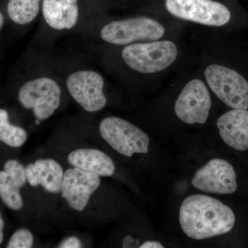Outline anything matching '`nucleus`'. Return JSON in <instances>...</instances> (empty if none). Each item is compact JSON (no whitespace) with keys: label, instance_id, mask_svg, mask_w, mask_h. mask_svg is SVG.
Wrapping results in <instances>:
<instances>
[{"label":"nucleus","instance_id":"1","mask_svg":"<svg viewBox=\"0 0 248 248\" xmlns=\"http://www.w3.org/2000/svg\"><path fill=\"white\" fill-rule=\"evenodd\" d=\"M49 51L34 46L29 69L16 93L19 105L37 122L48 120L56 113L66 91L58 60Z\"/></svg>","mask_w":248,"mask_h":248},{"label":"nucleus","instance_id":"2","mask_svg":"<svg viewBox=\"0 0 248 248\" xmlns=\"http://www.w3.org/2000/svg\"><path fill=\"white\" fill-rule=\"evenodd\" d=\"M236 221L234 212L221 201L204 195L187 197L179 210V223L186 236L203 240L227 234Z\"/></svg>","mask_w":248,"mask_h":248},{"label":"nucleus","instance_id":"3","mask_svg":"<svg viewBox=\"0 0 248 248\" xmlns=\"http://www.w3.org/2000/svg\"><path fill=\"white\" fill-rule=\"evenodd\" d=\"M166 29L153 18L133 17L114 19L108 22L96 20L81 33L89 40L97 41L112 46H124L140 42L159 40Z\"/></svg>","mask_w":248,"mask_h":248},{"label":"nucleus","instance_id":"4","mask_svg":"<svg viewBox=\"0 0 248 248\" xmlns=\"http://www.w3.org/2000/svg\"><path fill=\"white\" fill-rule=\"evenodd\" d=\"M58 62L66 93L83 110L94 113L106 107V79L102 73L84 62Z\"/></svg>","mask_w":248,"mask_h":248},{"label":"nucleus","instance_id":"5","mask_svg":"<svg viewBox=\"0 0 248 248\" xmlns=\"http://www.w3.org/2000/svg\"><path fill=\"white\" fill-rule=\"evenodd\" d=\"M41 15L34 46L49 50L58 37L81 32L91 23L83 14L79 0H42Z\"/></svg>","mask_w":248,"mask_h":248},{"label":"nucleus","instance_id":"6","mask_svg":"<svg viewBox=\"0 0 248 248\" xmlns=\"http://www.w3.org/2000/svg\"><path fill=\"white\" fill-rule=\"evenodd\" d=\"M120 47V58L124 66L141 74L164 71L178 56L177 46L169 40L140 42Z\"/></svg>","mask_w":248,"mask_h":248},{"label":"nucleus","instance_id":"7","mask_svg":"<svg viewBox=\"0 0 248 248\" xmlns=\"http://www.w3.org/2000/svg\"><path fill=\"white\" fill-rule=\"evenodd\" d=\"M101 137L120 154L131 157L134 154L149 152L150 138L146 133L128 121L118 117H105L99 125Z\"/></svg>","mask_w":248,"mask_h":248},{"label":"nucleus","instance_id":"8","mask_svg":"<svg viewBox=\"0 0 248 248\" xmlns=\"http://www.w3.org/2000/svg\"><path fill=\"white\" fill-rule=\"evenodd\" d=\"M205 81L217 97L228 107L248 109V81L239 72L222 65H209L204 71Z\"/></svg>","mask_w":248,"mask_h":248},{"label":"nucleus","instance_id":"9","mask_svg":"<svg viewBox=\"0 0 248 248\" xmlns=\"http://www.w3.org/2000/svg\"><path fill=\"white\" fill-rule=\"evenodd\" d=\"M165 6L173 17L208 27H223L232 18L228 6L214 0H166Z\"/></svg>","mask_w":248,"mask_h":248},{"label":"nucleus","instance_id":"10","mask_svg":"<svg viewBox=\"0 0 248 248\" xmlns=\"http://www.w3.org/2000/svg\"><path fill=\"white\" fill-rule=\"evenodd\" d=\"M211 108V98L208 87L202 80H190L184 86L175 104L174 112L187 124H204Z\"/></svg>","mask_w":248,"mask_h":248},{"label":"nucleus","instance_id":"11","mask_svg":"<svg viewBox=\"0 0 248 248\" xmlns=\"http://www.w3.org/2000/svg\"><path fill=\"white\" fill-rule=\"evenodd\" d=\"M195 188L208 193L231 195L237 189L233 166L221 159H213L195 172L192 179Z\"/></svg>","mask_w":248,"mask_h":248},{"label":"nucleus","instance_id":"12","mask_svg":"<svg viewBox=\"0 0 248 248\" xmlns=\"http://www.w3.org/2000/svg\"><path fill=\"white\" fill-rule=\"evenodd\" d=\"M100 184V177L97 174L78 168H71L63 173L62 197L71 210L81 213Z\"/></svg>","mask_w":248,"mask_h":248},{"label":"nucleus","instance_id":"13","mask_svg":"<svg viewBox=\"0 0 248 248\" xmlns=\"http://www.w3.org/2000/svg\"><path fill=\"white\" fill-rule=\"evenodd\" d=\"M223 141L238 151L248 149V110L235 109L223 114L217 122Z\"/></svg>","mask_w":248,"mask_h":248},{"label":"nucleus","instance_id":"14","mask_svg":"<svg viewBox=\"0 0 248 248\" xmlns=\"http://www.w3.org/2000/svg\"><path fill=\"white\" fill-rule=\"evenodd\" d=\"M27 182L32 187L41 186L51 194L61 192L63 171L62 165L56 160L39 159L25 166Z\"/></svg>","mask_w":248,"mask_h":248},{"label":"nucleus","instance_id":"15","mask_svg":"<svg viewBox=\"0 0 248 248\" xmlns=\"http://www.w3.org/2000/svg\"><path fill=\"white\" fill-rule=\"evenodd\" d=\"M72 167L78 168L99 177H111L115 172L112 159L104 152L95 148H79L71 152L67 157Z\"/></svg>","mask_w":248,"mask_h":248},{"label":"nucleus","instance_id":"16","mask_svg":"<svg viewBox=\"0 0 248 248\" xmlns=\"http://www.w3.org/2000/svg\"><path fill=\"white\" fill-rule=\"evenodd\" d=\"M42 0H9L6 6L8 17L20 28L33 24L42 11Z\"/></svg>","mask_w":248,"mask_h":248},{"label":"nucleus","instance_id":"17","mask_svg":"<svg viewBox=\"0 0 248 248\" xmlns=\"http://www.w3.org/2000/svg\"><path fill=\"white\" fill-rule=\"evenodd\" d=\"M29 135L25 128L12 123L9 111L0 107V142L11 148H19L27 143Z\"/></svg>","mask_w":248,"mask_h":248},{"label":"nucleus","instance_id":"18","mask_svg":"<svg viewBox=\"0 0 248 248\" xmlns=\"http://www.w3.org/2000/svg\"><path fill=\"white\" fill-rule=\"evenodd\" d=\"M22 188L11 179L2 169H0V201L6 208L19 212L24 208Z\"/></svg>","mask_w":248,"mask_h":248},{"label":"nucleus","instance_id":"19","mask_svg":"<svg viewBox=\"0 0 248 248\" xmlns=\"http://www.w3.org/2000/svg\"><path fill=\"white\" fill-rule=\"evenodd\" d=\"M2 169L19 187L23 188L27 184L25 166L19 160L9 158L4 161Z\"/></svg>","mask_w":248,"mask_h":248},{"label":"nucleus","instance_id":"20","mask_svg":"<svg viewBox=\"0 0 248 248\" xmlns=\"http://www.w3.org/2000/svg\"><path fill=\"white\" fill-rule=\"evenodd\" d=\"M33 234L25 228H18L10 236L6 244L7 248H31L34 245Z\"/></svg>","mask_w":248,"mask_h":248},{"label":"nucleus","instance_id":"21","mask_svg":"<svg viewBox=\"0 0 248 248\" xmlns=\"http://www.w3.org/2000/svg\"><path fill=\"white\" fill-rule=\"evenodd\" d=\"M83 247L82 242L77 236H69L63 240L58 248H80Z\"/></svg>","mask_w":248,"mask_h":248},{"label":"nucleus","instance_id":"22","mask_svg":"<svg viewBox=\"0 0 248 248\" xmlns=\"http://www.w3.org/2000/svg\"><path fill=\"white\" fill-rule=\"evenodd\" d=\"M140 242L138 239H135L133 236H125L122 242V247L123 248H136L140 247Z\"/></svg>","mask_w":248,"mask_h":248},{"label":"nucleus","instance_id":"23","mask_svg":"<svg viewBox=\"0 0 248 248\" xmlns=\"http://www.w3.org/2000/svg\"><path fill=\"white\" fill-rule=\"evenodd\" d=\"M140 248H164V246H163L161 243L158 242L156 241H148L143 243V244L140 245Z\"/></svg>","mask_w":248,"mask_h":248},{"label":"nucleus","instance_id":"24","mask_svg":"<svg viewBox=\"0 0 248 248\" xmlns=\"http://www.w3.org/2000/svg\"><path fill=\"white\" fill-rule=\"evenodd\" d=\"M5 221L2 214L0 211V246L4 241Z\"/></svg>","mask_w":248,"mask_h":248},{"label":"nucleus","instance_id":"25","mask_svg":"<svg viewBox=\"0 0 248 248\" xmlns=\"http://www.w3.org/2000/svg\"><path fill=\"white\" fill-rule=\"evenodd\" d=\"M5 24V17L4 14L0 11V31L2 29Z\"/></svg>","mask_w":248,"mask_h":248}]
</instances>
